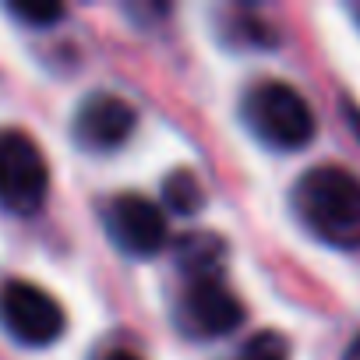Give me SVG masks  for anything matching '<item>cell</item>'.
<instances>
[{
	"mask_svg": "<svg viewBox=\"0 0 360 360\" xmlns=\"http://www.w3.org/2000/svg\"><path fill=\"white\" fill-rule=\"evenodd\" d=\"M106 237L127 258H141V262L155 258L169 240L166 212L159 202L134 195V191H124L106 205Z\"/></svg>",
	"mask_w": 360,
	"mask_h": 360,
	"instance_id": "obj_6",
	"label": "cell"
},
{
	"mask_svg": "<svg viewBox=\"0 0 360 360\" xmlns=\"http://www.w3.org/2000/svg\"><path fill=\"white\" fill-rule=\"evenodd\" d=\"M244 300L223 279H191L176 300V325L191 339H223L244 325Z\"/></svg>",
	"mask_w": 360,
	"mask_h": 360,
	"instance_id": "obj_5",
	"label": "cell"
},
{
	"mask_svg": "<svg viewBox=\"0 0 360 360\" xmlns=\"http://www.w3.org/2000/svg\"><path fill=\"white\" fill-rule=\"evenodd\" d=\"M293 212L311 237L339 251H360V176L325 162L293 184Z\"/></svg>",
	"mask_w": 360,
	"mask_h": 360,
	"instance_id": "obj_1",
	"label": "cell"
},
{
	"mask_svg": "<svg viewBox=\"0 0 360 360\" xmlns=\"http://www.w3.org/2000/svg\"><path fill=\"white\" fill-rule=\"evenodd\" d=\"M0 328H4L18 346H53L64 328V307L53 293H46L39 283L11 279L0 286Z\"/></svg>",
	"mask_w": 360,
	"mask_h": 360,
	"instance_id": "obj_4",
	"label": "cell"
},
{
	"mask_svg": "<svg viewBox=\"0 0 360 360\" xmlns=\"http://www.w3.org/2000/svg\"><path fill=\"white\" fill-rule=\"evenodd\" d=\"M138 131V110L113 96V92H92L78 103V113L71 120V138L85 152H117L131 141Z\"/></svg>",
	"mask_w": 360,
	"mask_h": 360,
	"instance_id": "obj_7",
	"label": "cell"
},
{
	"mask_svg": "<svg viewBox=\"0 0 360 360\" xmlns=\"http://www.w3.org/2000/svg\"><path fill=\"white\" fill-rule=\"evenodd\" d=\"M50 195V162L39 141L18 127L0 131V209L32 216Z\"/></svg>",
	"mask_w": 360,
	"mask_h": 360,
	"instance_id": "obj_3",
	"label": "cell"
},
{
	"mask_svg": "<svg viewBox=\"0 0 360 360\" xmlns=\"http://www.w3.org/2000/svg\"><path fill=\"white\" fill-rule=\"evenodd\" d=\"M96 360H141V356H138V353H131V349H124V346H113V349L99 353Z\"/></svg>",
	"mask_w": 360,
	"mask_h": 360,
	"instance_id": "obj_12",
	"label": "cell"
},
{
	"mask_svg": "<svg viewBox=\"0 0 360 360\" xmlns=\"http://www.w3.org/2000/svg\"><path fill=\"white\" fill-rule=\"evenodd\" d=\"M237 360H290V342L279 332H258Z\"/></svg>",
	"mask_w": 360,
	"mask_h": 360,
	"instance_id": "obj_11",
	"label": "cell"
},
{
	"mask_svg": "<svg viewBox=\"0 0 360 360\" xmlns=\"http://www.w3.org/2000/svg\"><path fill=\"white\" fill-rule=\"evenodd\" d=\"M173 258L180 272L191 279H219L223 258H226V240L212 230H188L184 237H176Z\"/></svg>",
	"mask_w": 360,
	"mask_h": 360,
	"instance_id": "obj_8",
	"label": "cell"
},
{
	"mask_svg": "<svg viewBox=\"0 0 360 360\" xmlns=\"http://www.w3.org/2000/svg\"><path fill=\"white\" fill-rule=\"evenodd\" d=\"M240 120L265 148L276 152H300L318 134L311 103L279 78H265L244 92Z\"/></svg>",
	"mask_w": 360,
	"mask_h": 360,
	"instance_id": "obj_2",
	"label": "cell"
},
{
	"mask_svg": "<svg viewBox=\"0 0 360 360\" xmlns=\"http://www.w3.org/2000/svg\"><path fill=\"white\" fill-rule=\"evenodd\" d=\"M4 11L15 22L29 25V29H50V25H57L68 15L64 4H53V0H8Z\"/></svg>",
	"mask_w": 360,
	"mask_h": 360,
	"instance_id": "obj_10",
	"label": "cell"
},
{
	"mask_svg": "<svg viewBox=\"0 0 360 360\" xmlns=\"http://www.w3.org/2000/svg\"><path fill=\"white\" fill-rule=\"evenodd\" d=\"M342 360H360V335L349 342V349H346V356H342Z\"/></svg>",
	"mask_w": 360,
	"mask_h": 360,
	"instance_id": "obj_13",
	"label": "cell"
},
{
	"mask_svg": "<svg viewBox=\"0 0 360 360\" xmlns=\"http://www.w3.org/2000/svg\"><path fill=\"white\" fill-rule=\"evenodd\" d=\"M173 212L180 219H191L205 209V188L202 180L191 173V169H173L166 180H162V212Z\"/></svg>",
	"mask_w": 360,
	"mask_h": 360,
	"instance_id": "obj_9",
	"label": "cell"
}]
</instances>
